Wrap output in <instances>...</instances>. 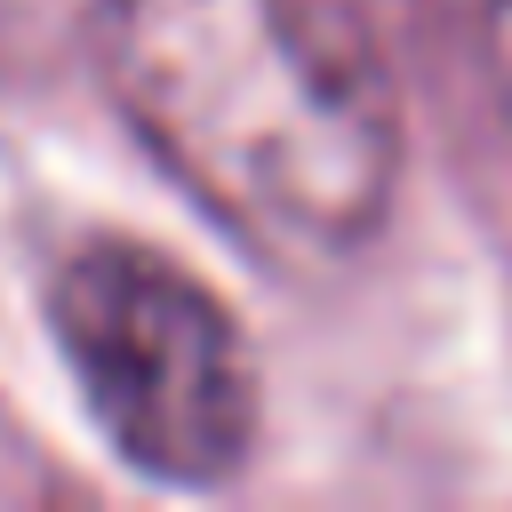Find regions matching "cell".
<instances>
[{
	"mask_svg": "<svg viewBox=\"0 0 512 512\" xmlns=\"http://www.w3.org/2000/svg\"><path fill=\"white\" fill-rule=\"evenodd\" d=\"M488 72H496V96L512 112V0H488Z\"/></svg>",
	"mask_w": 512,
	"mask_h": 512,
	"instance_id": "3",
	"label": "cell"
},
{
	"mask_svg": "<svg viewBox=\"0 0 512 512\" xmlns=\"http://www.w3.org/2000/svg\"><path fill=\"white\" fill-rule=\"evenodd\" d=\"M48 336L104 448L160 488H224L256 448V352L232 304L152 240L88 232L48 280Z\"/></svg>",
	"mask_w": 512,
	"mask_h": 512,
	"instance_id": "2",
	"label": "cell"
},
{
	"mask_svg": "<svg viewBox=\"0 0 512 512\" xmlns=\"http://www.w3.org/2000/svg\"><path fill=\"white\" fill-rule=\"evenodd\" d=\"M144 152L264 256H352L400 192V96L360 0H96Z\"/></svg>",
	"mask_w": 512,
	"mask_h": 512,
	"instance_id": "1",
	"label": "cell"
},
{
	"mask_svg": "<svg viewBox=\"0 0 512 512\" xmlns=\"http://www.w3.org/2000/svg\"><path fill=\"white\" fill-rule=\"evenodd\" d=\"M48 0H0V48H16L24 32H32V16H40Z\"/></svg>",
	"mask_w": 512,
	"mask_h": 512,
	"instance_id": "4",
	"label": "cell"
}]
</instances>
